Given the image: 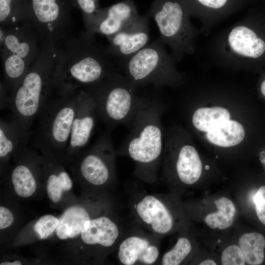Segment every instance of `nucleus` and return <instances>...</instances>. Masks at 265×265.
Segmentation results:
<instances>
[{"mask_svg":"<svg viewBox=\"0 0 265 265\" xmlns=\"http://www.w3.org/2000/svg\"><path fill=\"white\" fill-rule=\"evenodd\" d=\"M28 0H0V27L28 22Z\"/></svg>","mask_w":265,"mask_h":265,"instance_id":"obj_24","label":"nucleus"},{"mask_svg":"<svg viewBox=\"0 0 265 265\" xmlns=\"http://www.w3.org/2000/svg\"><path fill=\"white\" fill-rule=\"evenodd\" d=\"M260 92L262 96L265 98V77L263 79L259 85Z\"/></svg>","mask_w":265,"mask_h":265,"instance_id":"obj_35","label":"nucleus"},{"mask_svg":"<svg viewBox=\"0 0 265 265\" xmlns=\"http://www.w3.org/2000/svg\"><path fill=\"white\" fill-rule=\"evenodd\" d=\"M11 179L16 194L22 197H28L35 191L36 181L30 166L21 163L13 169Z\"/></svg>","mask_w":265,"mask_h":265,"instance_id":"obj_26","label":"nucleus"},{"mask_svg":"<svg viewBox=\"0 0 265 265\" xmlns=\"http://www.w3.org/2000/svg\"><path fill=\"white\" fill-rule=\"evenodd\" d=\"M162 158L164 174L167 179L173 174L180 183L191 186L200 178L202 163L192 145L183 143L175 146L172 138L164 135Z\"/></svg>","mask_w":265,"mask_h":265,"instance_id":"obj_13","label":"nucleus"},{"mask_svg":"<svg viewBox=\"0 0 265 265\" xmlns=\"http://www.w3.org/2000/svg\"><path fill=\"white\" fill-rule=\"evenodd\" d=\"M192 245L190 239L185 237L179 238L174 247L162 256L160 264L178 265L183 263L191 254Z\"/></svg>","mask_w":265,"mask_h":265,"instance_id":"obj_29","label":"nucleus"},{"mask_svg":"<svg viewBox=\"0 0 265 265\" xmlns=\"http://www.w3.org/2000/svg\"><path fill=\"white\" fill-rule=\"evenodd\" d=\"M111 129L108 128L88 149L78 155V173L91 185H105L116 178L115 157L117 153L111 138Z\"/></svg>","mask_w":265,"mask_h":265,"instance_id":"obj_11","label":"nucleus"},{"mask_svg":"<svg viewBox=\"0 0 265 265\" xmlns=\"http://www.w3.org/2000/svg\"><path fill=\"white\" fill-rule=\"evenodd\" d=\"M95 101L98 119L108 128L118 125L129 128L140 98L135 88L118 72L111 73L99 81L83 89Z\"/></svg>","mask_w":265,"mask_h":265,"instance_id":"obj_7","label":"nucleus"},{"mask_svg":"<svg viewBox=\"0 0 265 265\" xmlns=\"http://www.w3.org/2000/svg\"><path fill=\"white\" fill-rule=\"evenodd\" d=\"M148 15L140 16L117 33L107 37V52L113 61L121 62L128 59L149 43Z\"/></svg>","mask_w":265,"mask_h":265,"instance_id":"obj_14","label":"nucleus"},{"mask_svg":"<svg viewBox=\"0 0 265 265\" xmlns=\"http://www.w3.org/2000/svg\"><path fill=\"white\" fill-rule=\"evenodd\" d=\"M230 118V112L225 108L220 106L201 107L193 113L191 122L196 130L207 132Z\"/></svg>","mask_w":265,"mask_h":265,"instance_id":"obj_25","label":"nucleus"},{"mask_svg":"<svg viewBox=\"0 0 265 265\" xmlns=\"http://www.w3.org/2000/svg\"><path fill=\"white\" fill-rule=\"evenodd\" d=\"M76 8L80 10L85 27V32L88 35L92 34L94 25L100 9L98 0H75Z\"/></svg>","mask_w":265,"mask_h":265,"instance_id":"obj_30","label":"nucleus"},{"mask_svg":"<svg viewBox=\"0 0 265 265\" xmlns=\"http://www.w3.org/2000/svg\"><path fill=\"white\" fill-rule=\"evenodd\" d=\"M89 212L80 206H73L67 208L60 218L55 230L61 239L74 238L80 235L86 221L91 219Z\"/></svg>","mask_w":265,"mask_h":265,"instance_id":"obj_19","label":"nucleus"},{"mask_svg":"<svg viewBox=\"0 0 265 265\" xmlns=\"http://www.w3.org/2000/svg\"><path fill=\"white\" fill-rule=\"evenodd\" d=\"M166 196L142 194L134 199L132 212L135 219L143 227L157 237L172 232L177 217Z\"/></svg>","mask_w":265,"mask_h":265,"instance_id":"obj_12","label":"nucleus"},{"mask_svg":"<svg viewBox=\"0 0 265 265\" xmlns=\"http://www.w3.org/2000/svg\"><path fill=\"white\" fill-rule=\"evenodd\" d=\"M58 44L42 42L37 57L9 98L11 118L19 127L22 147L28 145L33 122L54 93Z\"/></svg>","mask_w":265,"mask_h":265,"instance_id":"obj_2","label":"nucleus"},{"mask_svg":"<svg viewBox=\"0 0 265 265\" xmlns=\"http://www.w3.org/2000/svg\"><path fill=\"white\" fill-rule=\"evenodd\" d=\"M214 62L259 70L265 67V14L244 18L229 26L213 41Z\"/></svg>","mask_w":265,"mask_h":265,"instance_id":"obj_4","label":"nucleus"},{"mask_svg":"<svg viewBox=\"0 0 265 265\" xmlns=\"http://www.w3.org/2000/svg\"><path fill=\"white\" fill-rule=\"evenodd\" d=\"M150 15L157 25L160 39L170 49V55L176 63L195 53L200 31L192 24L188 12L180 1L159 0Z\"/></svg>","mask_w":265,"mask_h":265,"instance_id":"obj_9","label":"nucleus"},{"mask_svg":"<svg viewBox=\"0 0 265 265\" xmlns=\"http://www.w3.org/2000/svg\"><path fill=\"white\" fill-rule=\"evenodd\" d=\"M245 261L248 265H259L265 259V238L259 233L251 232L243 234L238 239Z\"/></svg>","mask_w":265,"mask_h":265,"instance_id":"obj_23","label":"nucleus"},{"mask_svg":"<svg viewBox=\"0 0 265 265\" xmlns=\"http://www.w3.org/2000/svg\"><path fill=\"white\" fill-rule=\"evenodd\" d=\"M124 235L120 223L104 215L86 221L80 237L86 245L108 248L118 243Z\"/></svg>","mask_w":265,"mask_h":265,"instance_id":"obj_18","label":"nucleus"},{"mask_svg":"<svg viewBox=\"0 0 265 265\" xmlns=\"http://www.w3.org/2000/svg\"><path fill=\"white\" fill-rule=\"evenodd\" d=\"M198 6L203 8L205 12L201 22L202 25V30L208 32L213 25L218 22L221 15L220 13L227 6L229 0H194ZM202 13L199 17H200Z\"/></svg>","mask_w":265,"mask_h":265,"instance_id":"obj_28","label":"nucleus"},{"mask_svg":"<svg viewBox=\"0 0 265 265\" xmlns=\"http://www.w3.org/2000/svg\"><path fill=\"white\" fill-rule=\"evenodd\" d=\"M175 63L159 37L118 64L136 89L146 84L157 87L175 84L181 79Z\"/></svg>","mask_w":265,"mask_h":265,"instance_id":"obj_8","label":"nucleus"},{"mask_svg":"<svg viewBox=\"0 0 265 265\" xmlns=\"http://www.w3.org/2000/svg\"><path fill=\"white\" fill-rule=\"evenodd\" d=\"M223 265H244L246 264L243 252L239 245L232 244L226 247L221 257Z\"/></svg>","mask_w":265,"mask_h":265,"instance_id":"obj_32","label":"nucleus"},{"mask_svg":"<svg viewBox=\"0 0 265 265\" xmlns=\"http://www.w3.org/2000/svg\"><path fill=\"white\" fill-rule=\"evenodd\" d=\"M155 237L140 232L124 235L118 244L117 257L124 265H153L159 260V249Z\"/></svg>","mask_w":265,"mask_h":265,"instance_id":"obj_16","label":"nucleus"},{"mask_svg":"<svg viewBox=\"0 0 265 265\" xmlns=\"http://www.w3.org/2000/svg\"><path fill=\"white\" fill-rule=\"evenodd\" d=\"M28 22L41 42H62L70 35L75 0H28Z\"/></svg>","mask_w":265,"mask_h":265,"instance_id":"obj_10","label":"nucleus"},{"mask_svg":"<svg viewBox=\"0 0 265 265\" xmlns=\"http://www.w3.org/2000/svg\"><path fill=\"white\" fill-rule=\"evenodd\" d=\"M254 203L258 218L265 225V186H261L256 192Z\"/></svg>","mask_w":265,"mask_h":265,"instance_id":"obj_33","label":"nucleus"},{"mask_svg":"<svg viewBox=\"0 0 265 265\" xmlns=\"http://www.w3.org/2000/svg\"><path fill=\"white\" fill-rule=\"evenodd\" d=\"M59 223V219L53 215H43L35 223L34 230L41 239H45L56 230Z\"/></svg>","mask_w":265,"mask_h":265,"instance_id":"obj_31","label":"nucleus"},{"mask_svg":"<svg viewBox=\"0 0 265 265\" xmlns=\"http://www.w3.org/2000/svg\"><path fill=\"white\" fill-rule=\"evenodd\" d=\"M85 31L70 35L59 47L54 75L56 96L72 94L91 85L114 72H118L106 47Z\"/></svg>","mask_w":265,"mask_h":265,"instance_id":"obj_1","label":"nucleus"},{"mask_svg":"<svg viewBox=\"0 0 265 265\" xmlns=\"http://www.w3.org/2000/svg\"><path fill=\"white\" fill-rule=\"evenodd\" d=\"M216 212L208 213L204 218L205 224L213 229H225L230 227L234 220L236 208L228 198L221 197L215 201Z\"/></svg>","mask_w":265,"mask_h":265,"instance_id":"obj_21","label":"nucleus"},{"mask_svg":"<svg viewBox=\"0 0 265 265\" xmlns=\"http://www.w3.org/2000/svg\"><path fill=\"white\" fill-rule=\"evenodd\" d=\"M73 186L68 173L64 170H51L47 179L46 189L49 198L54 203L59 202L63 192L69 190Z\"/></svg>","mask_w":265,"mask_h":265,"instance_id":"obj_27","label":"nucleus"},{"mask_svg":"<svg viewBox=\"0 0 265 265\" xmlns=\"http://www.w3.org/2000/svg\"><path fill=\"white\" fill-rule=\"evenodd\" d=\"M0 56L3 78L0 88L8 97L37 57L41 42L29 22L0 27ZM8 104V103H7Z\"/></svg>","mask_w":265,"mask_h":265,"instance_id":"obj_6","label":"nucleus"},{"mask_svg":"<svg viewBox=\"0 0 265 265\" xmlns=\"http://www.w3.org/2000/svg\"><path fill=\"white\" fill-rule=\"evenodd\" d=\"M162 109L158 100L140 98L131 131L116 151L117 154L130 158L134 162V176L149 183L157 180L162 158Z\"/></svg>","mask_w":265,"mask_h":265,"instance_id":"obj_3","label":"nucleus"},{"mask_svg":"<svg viewBox=\"0 0 265 265\" xmlns=\"http://www.w3.org/2000/svg\"><path fill=\"white\" fill-rule=\"evenodd\" d=\"M79 91L56 96L43 106L36 120L28 143L46 155L67 158V148L76 113Z\"/></svg>","mask_w":265,"mask_h":265,"instance_id":"obj_5","label":"nucleus"},{"mask_svg":"<svg viewBox=\"0 0 265 265\" xmlns=\"http://www.w3.org/2000/svg\"><path fill=\"white\" fill-rule=\"evenodd\" d=\"M97 119L94 100L86 91L80 90L67 148V158L78 156L84 150L93 134Z\"/></svg>","mask_w":265,"mask_h":265,"instance_id":"obj_15","label":"nucleus"},{"mask_svg":"<svg viewBox=\"0 0 265 265\" xmlns=\"http://www.w3.org/2000/svg\"><path fill=\"white\" fill-rule=\"evenodd\" d=\"M14 221V216L7 208L0 207V229L3 230L9 227Z\"/></svg>","mask_w":265,"mask_h":265,"instance_id":"obj_34","label":"nucleus"},{"mask_svg":"<svg viewBox=\"0 0 265 265\" xmlns=\"http://www.w3.org/2000/svg\"><path fill=\"white\" fill-rule=\"evenodd\" d=\"M21 262L19 261H15L13 262H4L0 264V265H21Z\"/></svg>","mask_w":265,"mask_h":265,"instance_id":"obj_37","label":"nucleus"},{"mask_svg":"<svg viewBox=\"0 0 265 265\" xmlns=\"http://www.w3.org/2000/svg\"><path fill=\"white\" fill-rule=\"evenodd\" d=\"M135 8L129 1H121L106 8L100 9L96 19L92 34L112 36L137 19Z\"/></svg>","mask_w":265,"mask_h":265,"instance_id":"obj_17","label":"nucleus"},{"mask_svg":"<svg viewBox=\"0 0 265 265\" xmlns=\"http://www.w3.org/2000/svg\"><path fill=\"white\" fill-rule=\"evenodd\" d=\"M21 148L20 129L17 123L10 117L8 120L0 121V157L6 159Z\"/></svg>","mask_w":265,"mask_h":265,"instance_id":"obj_22","label":"nucleus"},{"mask_svg":"<svg viewBox=\"0 0 265 265\" xmlns=\"http://www.w3.org/2000/svg\"><path fill=\"white\" fill-rule=\"evenodd\" d=\"M199 265H215L216 263L213 260L211 259H206L200 262Z\"/></svg>","mask_w":265,"mask_h":265,"instance_id":"obj_36","label":"nucleus"},{"mask_svg":"<svg viewBox=\"0 0 265 265\" xmlns=\"http://www.w3.org/2000/svg\"><path fill=\"white\" fill-rule=\"evenodd\" d=\"M245 135V130L239 122L228 120L207 132L206 137L211 143L222 147H230L240 143Z\"/></svg>","mask_w":265,"mask_h":265,"instance_id":"obj_20","label":"nucleus"}]
</instances>
